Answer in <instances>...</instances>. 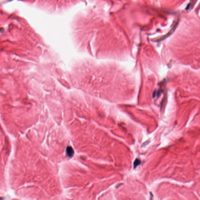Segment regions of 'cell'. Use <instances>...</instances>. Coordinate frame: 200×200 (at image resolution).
<instances>
[{"mask_svg": "<svg viewBox=\"0 0 200 200\" xmlns=\"http://www.w3.org/2000/svg\"><path fill=\"white\" fill-rule=\"evenodd\" d=\"M66 153L68 156L72 157L74 154V150L71 147L69 146L66 148Z\"/></svg>", "mask_w": 200, "mask_h": 200, "instance_id": "obj_1", "label": "cell"}, {"mask_svg": "<svg viewBox=\"0 0 200 200\" xmlns=\"http://www.w3.org/2000/svg\"><path fill=\"white\" fill-rule=\"evenodd\" d=\"M141 163V162L140 160L139 159H136L135 160L134 163V168L135 169Z\"/></svg>", "mask_w": 200, "mask_h": 200, "instance_id": "obj_2", "label": "cell"}, {"mask_svg": "<svg viewBox=\"0 0 200 200\" xmlns=\"http://www.w3.org/2000/svg\"><path fill=\"white\" fill-rule=\"evenodd\" d=\"M0 199H1V198H0Z\"/></svg>", "mask_w": 200, "mask_h": 200, "instance_id": "obj_3", "label": "cell"}]
</instances>
